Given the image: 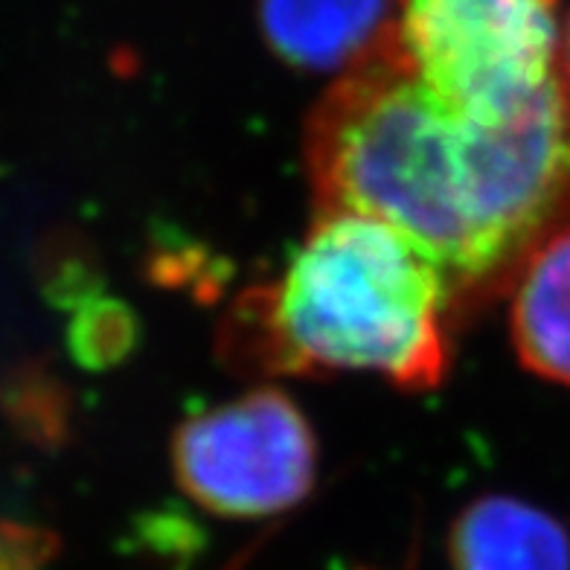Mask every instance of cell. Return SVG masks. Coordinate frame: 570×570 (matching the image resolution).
Returning <instances> with one entry per match:
<instances>
[{"label":"cell","instance_id":"cell-1","mask_svg":"<svg viewBox=\"0 0 570 570\" xmlns=\"http://www.w3.org/2000/svg\"><path fill=\"white\" fill-rule=\"evenodd\" d=\"M317 213L391 225L443 274L454 321L510 294L527 256L570 227V82L501 126L451 114L399 38L312 108Z\"/></svg>","mask_w":570,"mask_h":570},{"label":"cell","instance_id":"cell-2","mask_svg":"<svg viewBox=\"0 0 570 570\" xmlns=\"http://www.w3.org/2000/svg\"><path fill=\"white\" fill-rule=\"evenodd\" d=\"M451 323L443 274L411 239L375 218L317 213L283 274L233 303L218 350L239 373H373L428 391L449 373Z\"/></svg>","mask_w":570,"mask_h":570},{"label":"cell","instance_id":"cell-3","mask_svg":"<svg viewBox=\"0 0 570 570\" xmlns=\"http://www.w3.org/2000/svg\"><path fill=\"white\" fill-rule=\"evenodd\" d=\"M413 73L451 114L501 126L564 79L559 0H396Z\"/></svg>","mask_w":570,"mask_h":570},{"label":"cell","instance_id":"cell-4","mask_svg":"<svg viewBox=\"0 0 570 570\" xmlns=\"http://www.w3.org/2000/svg\"><path fill=\"white\" fill-rule=\"evenodd\" d=\"M178 487L222 518L292 510L317 474L315 431L279 387H256L180 422L173 436Z\"/></svg>","mask_w":570,"mask_h":570},{"label":"cell","instance_id":"cell-5","mask_svg":"<svg viewBox=\"0 0 570 570\" xmlns=\"http://www.w3.org/2000/svg\"><path fill=\"white\" fill-rule=\"evenodd\" d=\"M259 30L297 70L346 73L396 38V0H259Z\"/></svg>","mask_w":570,"mask_h":570},{"label":"cell","instance_id":"cell-6","mask_svg":"<svg viewBox=\"0 0 570 570\" xmlns=\"http://www.w3.org/2000/svg\"><path fill=\"white\" fill-rule=\"evenodd\" d=\"M451 570H570V533L550 512L507 495L463 507L449 535Z\"/></svg>","mask_w":570,"mask_h":570},{"label":"cell","instance_id":"cell-7","mask_svg":"<svg viewBox=\"0 0 570 570\" xmlns=\"http://www.w3.org/2000/svg\"><path fill=\"white\" fill-rule=\"evenodd\" d=\"M510 338L530 373L570 387V227L541 242L518 271Z\"/></svg>","mask_w":570,"mask_h":570},{"label":"cell","instance_id":"cell-8","mask_svg":"<svg viewBox=\"0 0 570 570\" xmlns=\"http://www.w3.org/2000/svg\"><path fill=\"white\" fill-rule=\"evenodd\" d=\"M0 407L32 443H56L65 428V402L45 370L16 367L0 382Z\"/></svg>","mask_w":570,"mask_h":570},{"label":"cell","instance_id":"cell-9","mask_svg":"<svg viewBox=\"0 0 570 570\" xmlns=\"http://www.w3.org/2000/svg\"><path fill=\"white\" fill-rule=\"evenodd\" d=\"M135 330L128 323L126 308L111 301H85L70 323V350L85 367H108L122 358Z\"/></svg>","mask_w":570,"mask_h":570},{"label":"cell","instance_id":"cell-10","mask_svg":"<svg viewBox=\"0 0 570 570\" xmlns=\"http://www.w3.org/2000/svg\"><path fill=\"white\" fill-rule=\"evenodd\" d=\"M562 70L570 82V16L564 18V30H562Z\"/></svg>","mask_w":570,"mask_h":570}]
</instances>
